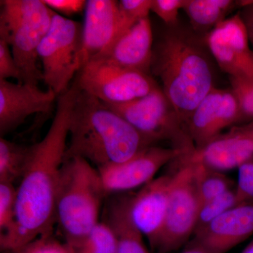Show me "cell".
Masks as SVG:
<instances>
[{
	"label": "cell",
	"mask_w": 253,
	"mask_h": 253,
	"mask_svg": "<svg viewBox=\"0 0 253 253\" xmlns=\"http://www.w3.org/2000/svg\"><path fill=\"white\" fill-rule=\"evenodd\" d=\"M77 87L58 96L54 119L39 142L32 145L31 160L17 187L16 228L0 239L2 251L11 252L36 238L54 232L56 191L65 161L70 121Z\"/></svg>",
	"instance_id": "cell-1"
},
{
	"label": "cell",
	"mask_w": 253,
	"mask_h": 253,
	"mask_svg": "<svg viewBox=\"0 0 253 253\" xmlns=\"http://www.w3.org/2000/svg\"><path fill=\"white\" fill-rule=\"evenodd\" d=\"M68 138L65 160L83 158L96 168L124 162L155 146L103 101L78 87Z\"/></svg>",
	"instance_id": "cell-2"
},
{
	"label": "cell",
	"mask_w": 253,
	"mask_h": 253,
	"mask_svg": "<svg viewBox=\"0 0 253 253\" xmlns=\"http://www.w3.org/2000/svg\"><path fill=\"white\" fill-rule=\"evenodd\" d=\"M151 72L161 78L162 90L185 127L191 113L214 87L204 51L178 32H169L154 46Z\"/></svg>",
	"instance_id": "cell-3"
},
{
	"label": "cell",
	"mask_w": 253,
	"mask_h": 253,
	"mask_svg": "<svg viewBox=\"0 0 253 253\" xmlns=\"http://www.w3.org/2000/svg\"><path fill=\"white\" fill-rule=\"evenodd\" d=\"M105 191L96 168L78 157L65 160L56 191V223L70 246H76L99 223Z\"/></svg>",
	"instance_id": "cell-4"
},
{
	"label": "cell",
	"mask_w": 253,
	"mask_h": 253,
	"mask_svg": "<svg viewBox=\"0 0 253 253\" xmlns=\"http://www.w3.org/2000/svg\"><path fill=\"white\" fill-rule=\"evenodd\" d=\"M0 39L6 41L21 73L22 83L43 81L38 48L51 26L54 11L43 0H1Z\"/></svg>",
	"instance_id": "cell-5"
},
{
	"label": "cell",
	"mask_w": 253,
	"mask_h": 253,
	"mask_svg": "<svg viewBox=\"0 0 253 253\" xmlns=\"http://www.w3.org/2000/svg\"><path fill=\"white\" fill-rule=\"evenodd\" d=\"M83 24L54 12L38 48L43 82L59 96L69 89L82 68Z\"/></svg>",
	"instance_id": "cell-6"
},
{
	"label": "cell",
	"mask_w": 253,
	"mask_h": 253,
	"mask_svg": "<svg viewBox=\"0 0 253 253\" xmlns=\"http://www.w3.org/2000/svg\"><path fill=\"white\" fill-rule=\"evenodd\" d=\"M104 104L153 145L168 140L186 152L195 149L184 123L161 88L127 102Z\"/></svg>",
	"instance_id": "cell-7"
},
{
	"label": "cell",
	"mask_w": 253,
	"mask_h": 253,
	"mask_svg": "<svg viewBox=\"0 0 253 253\" xmlns=\"http://www.w3.org/2000/svg\"><path fill=\"white\" fill-rule=\"evenodd\" d=\"M180 167L172 174L164 226L156 252L177 251L194 236L200 204L194 176V166L186 154L179 158Z\"/></svg>",
	"instance_id": "cell-8"
},
{
	"label": "cell",
	"mask_w": 253,
	"mask_h": 253,
	"mask_svg": "<svg viewBox=\"0 0 253 253\" xmlns=\"http://www.w3.org/2000/svg\"><path fill=\"white\" fill-rule=\"evenodd\" d=\"M72 84L106 104L132 101L159 87L149 74L118 67L99 59L86 63Z\"/></svg>",
	"instance_id": "cell-9"
},
{
	"label": "cell",
	"mask_w": 253,
	"mask_h": 253,
	"mask_svg": "<svg viewBox=\"0 0 253 253\" xmlns=\"http://www.w3.org/2000/svg\"><path fill=\"white\" fill-rule=\"evenodd\" d=\"M189 153V152H188ZM186 151L176 148L151 146L124 162L96 168L108 196L142 187L152 181L168 163L176 161Z\"/></svg>",
	"instance_id": "cell-10"
},
{
	"label": "cell",
	"mask_w": 253,
	"mask_h": 253,
	"mask_svg": "<svg viewBox=\"0 0 253 253\" xmlns=\"http://www.w3.org/2000/svg\"><path fill=\"white\" fill-rule=\"evenodd\" d=\"M206 44L218 66L229 78H253V50L241 14L218 23L208 33Z\"/></svg>",
	"instance_id": "cell-11"
},
{
	"label": "cell",
	"mask_w": 253,
	"mask_h": 253,
	"mask_svg": "<svg viewBox=\"0 0 253 253\" xmlns=\"http://www.w3.org/2000/svg\"><path fill=\"white\" fill-rule=\"evenodd\" d=\"M243 121L234 91L214 87L191 113L186 129L196 149L217 137L226 128Z\"/></svg>",
	"instance_id": "cell-12"
},
{
	"label": "cell",
	"mask_w": 253,
	"mask_h": 253,
	"mask_svg": "<svg viewBox=\"0 0 253 253\" xmlns=\"http://www.w3.org/2000/svg\"><path fill=\"white\" fill-rule=\"evenodd\" d=\"M186 155L191 161L219 172L238 169L253 158V120L231 126Z\"/></svg>",
	"instance_id": "cell-13"
},
{
	"label": "cell",
	"mask_w": 253,
	"mask_h": 253,
	"mask_svg": "<svg viewBox=\"0 0 253 253\" xmlns=\"http://www.w3.org/2000/svg\"><path fill=\"white\" fill-rule=\"evenodd\" d=\"M58 96L51 89L0 80V135L17 129L36 113H49Z\"/></svg>",
	"instance_id": "cell-14"
},
{
	"label": "cell",
	"mask_w": 253,
	"mask_h": 253,
	"mask_svg": "<svg viewBox=\"0 0 253 253\" xmlns=\"http://www.w3.org/2000/svg\"><path fill=\"white\" fill-rule=\"evenodd\" d=\"M172 174H164L129 196L131 219L156 251L164 226Z\"/></svg>",
	"instance_id": "cell-15"
},
{
	"label": "cell",
	"mask_w": 253,
	"mask_h": 253,
	"mask_svg": "<svg viewBox=\"0 0 253 253\" xmlns=\"http://www.w3.org/2000/svg\"><path fill=\"white\" fill-rule=\"evenodd\" d=\"M253 235V201L231 208L194 235L190 244L207 253H226Z\"/></svg>",
	"instance_id": "cell-16"
},
{
	"label": "cell",
	"mask_w": 253,
	"mask_h": 253,
	"mask_svg": "<svg viewBox=\"0 0 253 253\" xmlns=\"http://www.w3.org/2000/svg\"><path fill=\"white\" fill-rule=\"evenodd\" d=\"M153 51L154 36L149 17L135 23L94 59L149 75Z\"/></svg>",
	"instance_id": "cell-17"
},
{
	"label": "cell",
	"mask_w": 253,
	"mask_h": 253,
	"mask_svg": "<svg viewBox=\"0 0 253 253\" xmlns=\"http://www.w3.org/2000/svg\"><path fill=\"white\" fill-rule=\"evenodd\" d=\"M84 12L82 68L112 44L120 21L119 5L114 0H89Z\"/></svg>",
	"instance_id": "cell-18"
},
{
	"label": "cell",
	"mask_w": 253,
	"mask_h": 253,
	"mask_svg": "<svg viewBox=\"0 0 253 253\" xmlns=\"http://www.w3.org/2000/svg\"><path fill=\"white\" fill-rule=\"evenodd\" d=\"M130 195L108 197L104 208L105 221L112 229L118 245V253H150L144 236L135 225L129 212Z\"/></svg>",
	"instance_id": "cell-19"
},
{
	"label": "cell",
	"mask_w": 253,
	"mask_h": 253,
	"mask_svg": "<svg viewBox=\"0 0 253 253\" xmlns=\"http://www.w3.org/2000/svg\"><path fill=\"white\" fill-rule=\"evenodd\" d=\"M253 2L234 0H186L183 9L195 28L211 31L236 8L243 9Z\"/></svg>",
	"instance_id": "cell-20"
},
{
	"label": "cell",
	"mask_w": 253,
	"mask_h": 253,
	"mask_svg": "<svg viewBox=\"0 0 253 253\" xmlns=\"http://www.w3.org/2000/svg\"><path fill=\"white\" fill-rule=\"evenodd\" d=\"M32 145L18 144L0 138V182L20 181L29 165Z\"/></svg>",
	"instance_id": "cell-21"
},
{
	"label": "cell",
	"mask_w": 253,
	"mask_h": 253,
	"mask_svg": "<svg viewBox=\"0 0 253 253\" xmlns=\"http://www.w3.org/2000/svg\"><path fill=\"white\" fill-rule=\"evenodd\" d=\"M186 156L194 166L195 186L200 207L205 203L235 187L233 181L224 172L211 169L201 163L194 162L186 154Z\"/></svg>",
	"instance_id": "cell-22"
},
{
	"label": "cell",
	"mask_w": 253,
	"mask_h": 253,
	"mask_svg": "<svg viewBox=\"0 0 253 253\" xmlns=\"http://www.w3.org/2000/svg\"><path fill=\"white\" fill-rule=\"evenodd\" d=\"M70 248L72 253H118L116 236L104 221H99L80 244Z\"/></svg>",
	"instance_id": "cell-23"
},
{
	"label": "cell",
	"mask_w": 253,
	"mask_h": 253,
	"mask_svg": "<svg viewBox=\"0 0 253 253\" xmlns=\"http://www.w3.org/2000/svg\"><path fill=\"white\" fill-rule=\"evenodd\" d=\"M239 204L234 187L201 205L194 234L204 229L212 221Z\"/></svg>",
	"instance_id": "cell-24"
},
{
	"label": "cell",
	"mask_w": 253,
	"mask_h": 253,
	"mask_svg": "<svg viewBox=\"0 0 253 253\" xmlns=\"http://www.w3.org/2000/svg\"><path fill=\"white\" fill-rule=\"evenodd\" d=\"M17 188L14 184L0 182V239L12 234L16 224Z\"/></svg>",
	"instance_id": "cell-25"
},
{
	"label": "cell",
	"mask_w": 253,
	"mask_h": 253,
	"mask_svg": "<svg viewBox=\"0 0 253 253\" xmlns=\"http://www.w3.org/2000/svg\"><path fill=\"white\" fill-rule=\"evenodd\" d=\"M151 4V0H122L118 1L119 27L115 40L132 27L135 23L149 18Z\"/></svg>",
	"instance_id": "cell-26"
},
{
	"label": "cell",
	"mask_w": 253,
	"mask_h": 253,
	"mask_svg": "<svg viewBox=\"0 0 253 253\" xmlns=\"http://www.w3.org/2000/svg\"><path fill=\"white\" fill-rule=\"evenodd\" d=\"M9 253H72L66 242L56 239L54 232L33 240Z\"/></svg>",
	"instance_id": "cell-27"
},
{
	"label": "cell",
	"mask_w": 253,
	"mask_h": 253,
	"mask_svg": "<svg viewBox=\"0 0 253 253\" xmlns=\"http://www.w3.org/2000/svg\"><path fill=\"white\" fill-rule=\"evenodd\" d=\"M244 121L253 120V78H229Z\"/></svg>",
	"instance_id": "cell-28"
},
{
	"label": "cell",
	"mask_w": 253,
	"mask_h": 253,
	"mask_svg": "<svg viewBox=\"0 0 253 253\" xmlns=\"http://www.w3.org/2000/svg\"><path fill=\"white\" fill-rule=\"evenodd\" d=\"M235 191L240 204L253 201V158L238 168Z\"/></svg>",
	"instance_id": "cell-29"
},
{
	"label": "cell",
	"mask_w": 253,
	"mask_h": 253,
	"mask_svg": "<svg viewBox=\"0 0 253 253\" xmlns=\"http://www.w3.org/2000/svg\"><path fill=\"white\" fill-rule=\"evenodd\" d=\"M186 0H151V11L169 26L177 22L179 10L184 9Z\"/></svg>",
	"instance_id": "cell-30"
},
{
	"label": "cell",
	"mask_w": 253,
	"mask_h": 253,
	"mask_svg": "<svg viewBox=\"0 0 253 253\" xmlns=\"http://www.w3.org/2000/svg\"><path fill=\"white\" fill-rule=\"evenodd\" d=\"M14 78L22 83L21 71L8 43L0 39V80Z\"/></svg>",
	"instance_id": "cell-31"
},
{
	"label": "cell",
	"mask_w": 253,
	"mask_h": 253,
	"mask_svg": "<svg viewBox=\"0 0 253 253\" xmlns=\"http://www.w3.org/2000/svg\"><path fill=\"white\" fill-rule=\"evenodd\" d=\"M44 4L56 14L63 17L80 14L85 10V0H43Z\"/></svg>",
	"instance_id": "cell-32"
},
{
	"label": "cell",
	"mask_w": 253,
	"mask_h": 253,
	"mask_svg": "<svg viewBox=\"0 0 253 253\" xmlns=\"http://www.w3.org/2000/svg\"><path fill=\"white\" fill-rule=\"evenodd\" d=\"M241 16L247 28L250 42L253 46V2L243 8Z\"/></svg>",
	"instance_id": "cell-33"
},
{
	"label": "cell",
	"mask_w": 253,
	"mask_h": 253,
	"mask_svg": "<svg viewBox=\"0 0 253 253\" xmlns=\"http://www.w3.org/2000/svg\"><path fill=\"white\" fill-rule=\"evenodd\" d=\"M181 253H207L201 248L195 246L194 244H190L189 246Z\"/></svg>",
	"instance_id": "cell-34"
},
{
	"label": "cell",
	"mask_w": 253,
	"mask_h": 253,
	"mask_svg": "<svg viewBox=\"0 0 253 253\" xmlns=\"http://www.w3.org/2000/svg\"><path fill=\"white\" fill-rule=\"evenodd\" d=\"M241 253H253V239Z\"/></svg>",
	"instance_id": "cell-35"
}]
</instances>
